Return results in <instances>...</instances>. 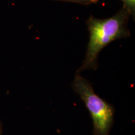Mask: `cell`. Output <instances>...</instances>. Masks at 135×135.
Masks as SVG:
<instances>
[{
  "instance_id": "cell-4",
  "label": "cell",
  "mask_w": 135,
  "mask_h": 135,
  "mask_svg": "<svg viewBox=\"0 0 135 135\" xmlns=\"http://www.w3.org/2000/svg\"><path fill=\"white\" fill-rule=\"evenodd\" d=\"M54 1H63V2H70L77 3L82 5H89L91 4H96L99 1V0H54Z\"/></svg>"
},
{
  "instance_id": "cell-3",
  "label": "cell",
  "mask_w": 135,
  "mask_h": 135,
  "mask_svg": "<svg viewBox=\"0 0 135 135\" xmlns=\"http://www.w3.org/2000/svg\"><path fill=\"white\" fill-rule=\"evenodd\" d=\"M124 8L134 19L135 16V0H121Z\"/></svg>"
},
{
  "instance_id": "cell-1",
  "label": "cell",
  "mask_w": 135,
  "mask_h": 135,
  "mask_svg": "<svg viewBox=\"0 0 135 135\" xmlns=\"http://www.w3.org/2000/svg\"><path fill=\"white\" fill-rule=\"evenodd\" d=\"M130 14L122 8L118 12L106 19L96 18L93 15L86 20L89 39L84 60L76 71L78 73L85 70H97L98 68V57L100 52L111 42L131 36L128 28Z\"/></svg>"
},
{
  "instance_id": "cell-5",
  "label": "cell",
  "mask_w": 135,
  "mask_h": 135,
  "mask_svg": "<svg viewBox=\"0 0 135 135\" xmlns=\"http://www.w3.org/2000/svg\"><path fill=\"white\" fill-rule=\"evenodd\" d=\"M3 133V125L2 123H1V121H0V135H1Z\"/></svg>"
},
{
  "instance_id": "cell-2",
  "label": "cell",
  "mask_w": 135,
  "mask_h": 135,
  "mask_svg": "<svg viewBox=\"0 0 135 135\" xmlns=\"http://www.w3.org/2000/svg\"><path fill=\"white\" fill-rule=\"evenodd\" d=\"M71 87L90 113L93 121V134L109 135L114 123V106L99 97L94 91L92 84L80 73H76Z\"/></svg>"
}]
</instances>
